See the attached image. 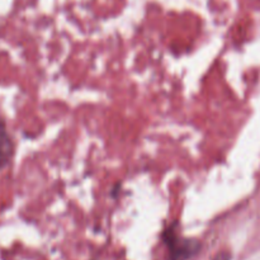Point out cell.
Segmentation results:
<instances>
[{"mask_svg":"<svg viewBox=\"0 0 260 260\" xmlns=\"http://www.w3.org/2000/svg\"><path fill=\"white\" fill-rule=\"evenodd\" d=\"M178 223L170 225L168 230H165L164 238L165 244L168 245V249L170 251V258L172 260H185L193 254L197 253L200 249V244L194 240H188V239H183L178 235L177 228Z\"/></svg>","mask_w":260,"mask_h":260,"instance_id":"obj_1","label":"cell"},{"mask_svg":"<svg viewBox=\"0 0 260 260\" xmlns=\"http://www.w3.org/2000/svg\"><path fill=\"white\" fill-rule=\"evenodd\" d=\"M14 152V146L5 127V122L0 117V170L9 164Z\"/></svg>","mask_w":260,"mask_h":260,"instance_id":"obj_2","label":"cell"}]
</instances>
